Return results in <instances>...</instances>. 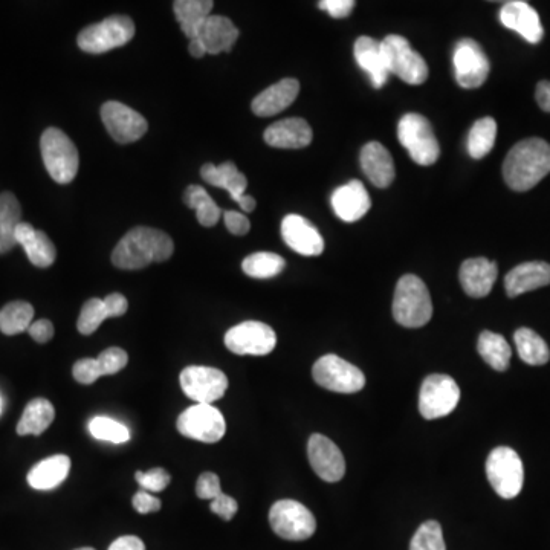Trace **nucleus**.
Here are the masks:
<instances>
[{
	"mask_svg": "<svg viewBox=\"0 0 550 550\" xmlns=\"http://www.w3.org/2000/svg\"><path fill=\"white\" fill-rule=\"evenodd\" d=\"M175 245L172 237L164 231L149 227H136L130 230L115 246L112 263L117 268L143 269L150 263H161L173 256Z\"/></svg>",
	"mask_w": 550,
	"mask_h": 550,
	"instance_id": "obj_1",
	"label": "nucleus"
},
{
	"mask_svg": "<svg viewBox=\"0 0 550 550\" xmlns=\"http://www.w3.org/2000/svg\"><path fill=\"white\" fill-rule=\"evenodd\" d=\"M550 173V144L541 138L520 141L503 162V178L509 188L528 191Z\"/></svg>",
	"mask_w": 550,
	"mask_h": 550,
	"instance_id": "obj_2",
	"label": "nucleus"
},
{
	"mask_svg": "<svg viewBox=\"0 0 550 550\" xmlns=\"http://www.w3.org/2000/svg\"><path fill=\"white\" fill-rule=\"evenodd\" d=\"M396 323L410 329L425 326L433 317V303L427 285L418 275L407 274L399 279L393 298Z\"/></svg>",
	"mask_w": 550,
	"mask_h": 550,
	"instance_id": "obj_3",
	"label": "nucleus"
},
{
	"mask_svg": "<svg viewBox=\"0 0 550 550\" xmlns=\"http://www.w3.org/2000/svg\"><path fill=\"white\" fill-rule=\"evenodd\" d=\"M43 162L51 178L59 184L74 181L78 172V150L71 138L57 127H49L40 140Z\"/></svg>",
	"mask_w": 550,
	"mask_h": 550,
	"instance_id": "obj_4",
	"label": "nucleus"
},
{
	"mask_svg": "<svg viewBox=\"0 0 550 550\" xmlns=\"http://www.w3.org/2000/svg\"><path fill=\"white\" fill-rule=\"evenodd\" d=\"M486 477L502 499H515L525 483V468L517 451L509 447H497L486 460Z\"/></svg>",
	"mask_w": 550,
	"mask_h": 550,
	"instance_id": "obj_5",
	"label": "nucleus"
},
{
	"mask_svg": "<svg viewBox=\"0 0 550 550\" xmlns=\"http://www.w3.org/2000/svg\"><path fill=\"white\" fill-rule=\"evenodd\" d=\"M135 37V23L127 16L106 17L103 22L86 26L77 37L81 51L104 54L110 49L127 45Z\"/></svg>",
	"mask_w": 550,
	"mask_h": 550,
	"instance_id": "obj_6",
	"label": "nucleus"
},
{
	"mask_svg": "<svg viewBox=\"0 0 550 550\" xmlns=\"http://www.w3.org/2000/svg\"><path fill=\"white\" fill-rule=\"evenodd\" d=\"M382 52H384L385 65L390 74L396 75L408 85H422L428 78V65L419 52L411 48L410 43L405 37L392 36L385 37L381 42Z\"/></svg>",
	"mask_w": 550,
	"mask_h": 550,
	"instance_id": "obj_7",
	"label": "nucleus"
},
{
	"mask_svg": "<svg viewBox=\"0 0 550 550\" xmlns=\"http://www.w3.org/2000/svg\"><path fill=\"white\" fill-rule=\"evenodd\" d=\"M399 143L419 165H433L439 159L440 147L433 127L419 114H407L398 124Z\"/></svg>",
	"mask_w": 550,
	"mask_h": 550,
	"instance_id": "obj_8",
	"label": "nucleus"
},
{
	"mask_svg": "<svg viewBox=\"0 0 550 550\" xmlns=\"http://www.w3.org/2000/svg\"><path fill=\"white\" fill-rule=\"evenodd\" d=\"M269 525L283 540H309L317 531L314 514L295 500H279L269 511Z\"/></svg>",
	"mask_w": 550,
	"mask_h": 550,
	"instance_id": "obj_9",
	"label": "nucleus"
},
{
	"mask_svg": "<svg viewBox=\"0 0 550 550\" xmlns=\"http://www.w3.org/2000/svg\"><path fill=\"white\" fill-rule=\"evenodd\" d=\"M312 376L323 389L337 393L361 392L366 385V376L358 367L347 363L337 355H324L314 364Z\"/></svg>",
	"mask_w": 550,
	"mask_h": 550,
	"instance_id": "obj_10",
	"label": "nucleus"
},
{
	"mask_svg": "<svg viewBox=\"0 0 550 550\" xmlns=\"http://www.w3.org/2000/svg\"><path fill=\"white\" fill-rule=\"evenodd\" d=\"M460 389L448 375H430L424 379L419 392V411L428 421L445 418L457 407Z\"/></svg>",
	"mask_w": 550,
	"mask_h": 550,
	"instance_id": "obj_11",
	"label": "nucleus"
},
{
	"mask_svg": "<svg viewBox=\"0 0 550 550\" xmlns=\"http://www.w3.org/2000/svg\"><path fill=\"white\" fill-rule=\"evenodd\" d=\"M176 427L182 436L205 444H216L227 431L224 416L210 404H195L182 411Z\"/></svg>",
	"mask_w": 550,
	"mask_h": 550,
	"instance_id": "obj_12",
	"label": "nucleus"
},
{
	"mask_svg": "<svg viewBox=\"0 0 550 550\" xmlns=\"http://www.w3.org/2000/svg\"><path fill=\"white\" fill-rule=\"evenodd\" d=\"M182 392L196 404H213L222 398L228 389V378L222 370L214 367H185L179 376Z\"/></svg>",
	"mask_w": 550,
	"mask_h": 550,
	"instance_id": "obj_13",
	"label": "nucleus"
},
{
	"mask_svg": "<svg viewBox=\"0 0 550 550\" xmlns=\"http://www.w3.org/2000/svg\"><path fill=\"white\" fill-rule=\"evenodd\" d=\"M101 120L117 143L130 144L141 140L149 129L146 118L120 101H107L101 107Z\"/></svg>",
	"mask_w": 550,
	"mask_h": 550,
	"instance_id": "obj_14",
	"label": "nucleus"
},
{
	"mask_svg": "<svg viewBox=\"0 0 550 550\" xmlns=\"http://www.w3.org/2000/svg\"><path fill=\"white\" fill-rule=\"evenodd\" d=\"M275 344L277 335L274 330L260 321L237 324L225 335V346L236 355H268L275 349Z\"/></svg>",
	"mask_w": 550,
	"mask_h": 550,
	"instance_id": "obj_15",
	"label": "nucleus"
},
{
	"mask_svg": "<svg viewBox=\"0 0 550 550\" xmlns=\"http://www.w3.org/2000/svg\"><path fill=\"white\" fill-rule=\"evenodd\" d=\"M453 63L457 83L465 89L480 88L491 71L488 57L476 40L463 39L457 42Z\"/></svg>",
	"mask_w": 550,
	"mask_h": 550,
	"instance_id": "obj_16",
	"label": "nucleus"
},
{
	"mask_svg": "<svg viewBox=\"0 0 550 550\" xmlns=\"http://www.w3.org/2000/svg\"><path fill=\"white\" fill-rule=\"evenodd\" d=\"M312 470L324 482L337 483L346 474V460L340 448L323 434H312L308 442Z\"/></svg>",
	"mask_w": 550,
	"mask_h": 550,
	"instance_id": "obj_17",
	"label": "nucleus"
},
{
	"mask_svg": "<svg viewBox=\"0 0 550 550\" xmlns=\"http://www.w3.org/2000/svg\"><path fill=\"white\" fill-rule=\"evenodd\" d=\"M282 236L286 245L301 256L314 257L323 254V237L305 217L288 214L282 222Z\"/></svg>",
	"mask_w": 550,
	"mask_h": 550,
	"instance_id": "obj_18",
	"label": "nucleus"
},
{
	"mask_svg": "<svg viewBox=\"0 0 550 550\" xmlns=\"http://www.w3.org/2000/svg\"><path fill=\"white\" fill-rule=\"evenodd\" d=\"M500 22L520 34L526 42L540 43L544 36L543 25H541L540 16L537 11L520 0L508 2L500 10Z\"/></svg>",
	"mask_w": 550,
	"mask_h": 550,
	"instance_id": "obj_19",
	"label": "nucleus"
},
{
	"mask_svg": "<svg viewBox=\"0 0 550 550\" xmlns=\"http://www.w3.org/2000/svg\"><path fill=\"white\" fill-rule=\"evenodd\" d=\"M330 204L335 214L349 224L366 216L372 207L369 193L361 181H350L349 184L338 187L330 198Z\"/></svg>",
	"mask_w": 550,
	"mask_h": 550,
	"instance_id": "obj_20",
	"label": "nucleus"
},
{
	"mask_svg": "<svg viewBox=\"0 0 550 550\" xmlns=\"http://www.w3.org/2000/svg\"><path fill=\"white\" fill-rule=\"evenodd\" d=\"M263 138L275 149H303L312 143V129L303 118H288L269 126Z\"/></svg>",
	"mask_w": 550,
	"mask_h": 550,
	"instance_id": "obj_21",
	"label": "nucleus"
},
{
	"mask_svg": "<svg viewBox=\"0 0 550 550\" xmlns=\"http://www.w3.org/2000/svg\"><path fill=\"white\" fill-rule=\"evenodd\" d=\"M499 275L495 262H489L485 257L468 259L460 266V283L463 291L473 298H483L489 295Z\"/></svg>",
	"mask_w": 550,
	"mask_h": 550,
	"instance_id": "obj_22",
	"label": "nucleus"
},
{
	"mask_svg": "<svg viewBox=\"0 0 550 550\" xmlns=\"http://www.w3.org/2000/svg\"><path fill=\"white\" fill-rule=\"evenodd\" d=\"M298 92L300 83L295 78H283L254 98L253 112L257 117H274L294 103Z\"/></svg>",
	"mask_w": 550,
	"mask_h": 550,
	"instance_id": "obj_23",
	"label": "nucleus"
},
{
	"mask_svg": "<svg viewBox=\"0 0 550 550\" xmlns=\"http://www.w3.org/2000/svg\"><path fill=\"white\" fill-rule=\"evenodd\" d=\"M547 285H550V265L544 262L521 263L505 277L506 294L511 298Z\"/></svg>",
	"mask_w": 550,
	"mask_h": 550,
	"instance_id": "obj_24",
	"label": "nucleus"
},
{
	"mask_svg": "<svg viewBox=\"0 0 550 550\" xmlns=\"http://www.w3.org/2000/svg\"><path fill=\"white\" fill-rule=\"evenodd\" d=\"M361 167L375 187L387 188L395 181V162L381 143L366 144L361 150Z\"/></svg>",
	"mask_w": 550,
	"mask_h": 550,
	"instance_id": "obj_25",
	"label": "nucleus"
},
{
	"mask_svg": "<svg viewBox=\"0 0 550 550\" xmlns=\"http://www.w3.org/2000/svg\"><path fill=\"white\" fill-rule=\"evenodd\" d=\"M353 54H355L356 63L369 74L373 88L381 89L385 86L390 72L385 65L381 42L372 37H360L353 46Z\"/></svg>",
	"mask_w": 550,
	"mask_h": 550,
	"instance_id": "obj_26",
	"label": "nucleus"
},
{
	"mask_svg": "<svg viewBox=\"0 0 550 550\" xmlns=\"http://www.w3.org/2000/svg\"><path fill=\"white\" fill-rule=\"evenodd\" d=\"M17 245H22L26 256L37 268H49L57 259L54 243L43 231L36 230L31 224H22L16 230Z\"/></svg>",
	"mask_w": 550,
	"mask_h": 550,
	"instance_id": "obj_27",
	"label": "nucleus"
},
{
	"mask_svg": "<svg viewBox=\"0 0 550 550\" xmlns=\"http://www.w3.org/2000/svg\"><path fill=\"white\" fill-rule=\"evenodd\" d=\"M198 39L204 43L207 54L231 52L234 43L239 39V30L228 17L210 16L202 25Z\"/></svg>",
	"mask_w": 550,
	"mask_h": 550,
	"instance_id": "obj_28",
	"label": "nucleus"
},
{
	"mask_svg": "<svg viewBox=\"0 0 550 550\" xmlns=\"http://www.w3.org/2000/svg\"><path fill=\"white\" fill-rule=\"evenodd\" d=\"M69 471H71V459L65 454H57L37 463L28 473V483L31 488L48 491L65 482Z\"/></svg>",
	"mask_w": 550,
	"mask_h": 550,
	"instance_id": "obj_29",
	"label": "nucleus"
},
{
	"mask_svg": "<svg viewBox=\"0 0 550 550\" xmlns=\"http://www.w3.org/2000/svg\"><path fill=\"white\" fill-rule=\"evenodd\" d=\"M201 176L207 184L227 190L236 202L245 196L248 181H246V176L237 170L234 162H224L220 165L205 164L202 167Z\"/></svg>",
	"mask_w": 550,
	"mask_h": 550,
	"instance_id": "obj_30",
	"label": "nucleus"
},
{
	"mask_svg": "<svg viewBox=\"0 0 550 550\" xmlns=\"http://www.w3.org/2000/svg\"><path fill=\"white\" fill-rule=\"evenodd\" d=\"M214 4L211 0H176L173 4L176 20L188 39H198L205 20L210 17Z\"/></svg>",
	"mask_w": 550,
	"mask_h": 550,
	"instance_id": "obj_31",
	"label": "nucleus"
},
{
	"mask_svg": "<svg viewBox=\"0 0 550 550\" xmlns=\"http://www.w3.org/2000/svg\"><path fill=\"white\" fill-rule=\"evenodd\" d=\"M22 224V207L10 191L0 195V254L17 245L16 230Z\"/></svg>",
	"mask_w": 550,
	"mask_h": 550,
	"instance_id": "obj_32",
	"label": "nucleus"
},
{
	"mask_svg": "<svg viewBox=\"0 0 550 550\" xmlns=\"http://www.w3.org/2000/svg\"><path fill=\"white\" fill-rule=\"evenodd\" d=\"M54 418V405L48 399H33L30 404L26 405L23 416L17 424V434L19 436H28V434L40 436L51 427Z\"/></svg>",
	"mask_w": 550,
	"mask_h": 550,
	"instance_id": "obj_33",
	"label": "nucleus"
},
{
	"mask_svg": "<svg viewBox=\"0 0 550 550\" xmlns=\"http://www.w3.org/2000/svg\"><path fill=\"white\" fill-rule=\"evenodd\" d=\"M477 350H479L480 356L485 360V363L489 364L492 369L497 370V372L508 370L509 363H511L512 350L508 341L502 335L485 330V332L480 334Z\"/></svg>",
	"mask_w": 550,
	"mask_h": 550,
	"instance_id": "obj_34",
	"label": "nucleus"
},
{
	"mask_svg": "<svg viewBox=\"0 0 550 550\" xmlns=\"http://www.w3.org/2000/svg\"><path fill=\"white\" fill-rule=\"evenodd\" d=\"M514 341L521 361H525L529 366H544L549 363V346L534 330L521 327L515 332Z\"/></svg>",
	"mask_w": 550,
	"mask_h": 550,
	"instance_id": "obj_35",
	"label": "nucleus"
},
{
	"mask_svg": "<svg viewBox=\"0 0 550 550\" xmlns=\"http://www.w3.org/2000/svg\"><path fill=\"white\" fill-rule=\"evenodd\" d=\"M184 202L187 207L196 210L199 224L202 227L211 228L219 222L220 210L216 202L208 195L207 190L201 185H190L184 193Z\"/></svg>",
	"mask_w": 550,
	"mask_h": 550,
	"instance_id": "obj_36",
	"label": "nucleus"
},
{
	"mask_svg": "<svg viewBox=\"0 0 550 550\" xmlns=\"http://www.w3.org/2000/svg\"><path fill=\"white\" fill-rule=\"evenodd\" d=\"M34 308L26 301H13L0 311V330L5 335L22 334L33 324Z\"/></svg>",
	"mask_w": 550,
	"mask_h": 550,
	"instance_id": "obj_37",
	"label": "nucleus"
},
{
	"mask_svg": "<svg viewBox=\"0 0 550 550\" xmlns=\"http://www.w3.org/2000/svg\"><path fill=\"white\" fill-rule=\"evenodd\" d=\"M495 138H497V123L494 118L485 117L476 121L468 135V152L471 158H485L494 147Z\"/></svg>",
	"mask_w": 550,
	"mask_h": 550,
	"instance_id": "obj_38",
	"label": "nucleus"
},
{
	"mask_svg": "<svg viewBox=\"0 0 550 550\" xmlns=\"http://www.w3.org/2000/svg\"><path fill=\"white\" fill-rule=\"evenodd\" d=\"M285 265V259L279 254L256 253L243 260L242 269L253 279H272L285 269Z\"/></svg>",
	"mask_w": 550,
	"mask_h": 550,
	"instance_id": "obj_39",
	"label": "nucleus"
},
{
	"mask_svg": "<svg viewBox=\"0 0 550 550\" xmlns=\"http://www.w3.org/2000/svg\"><path fill=\"white\" fill-rule=\"evenodd\" d=\"M410 550H447L442 526L434 520L422 523L411 538Z\"/></svg>",
	"mask_w": 550,
	"mask_h": 550,
	"instance_id": "obj_40",
	"label": "nucleus"
},
{
	"mask_svg": "<svg viewBox=\"0 0 550 550\" xmlns=\"http://www.w3.org/2000/svg\"><path fill=\"white\" fill-rule=\"evenodd\" d=\"M107 318H109V312L104 305V300L91 298L81 308L77 323L78 332L81 335H92Z\"/></svg>",
	"mask_w": 550,
	"mask_h": 550,
	"instance_id": "obj_41",
	"label": "nucleus"
},
{
	"mask_svg": "<svg viewBox=\"0 0 550 550\" xmlns=\"http://www.w3.org/2000/svg\"><path fill=\"white\" fill-rule=\"evenodd\" d=\"M89 431L95 439L106 440L112 444H124L130 439L129 428L114 419L104 418V416L92 419Z\"/></svg>",
	"mask_w": 550,
	"mask_h": 550,
	"instance_id": "obj_42",
	"label": "nucleus"
},
{
	"mask_svg": "<svg viewBox=\"0 0 550 550\" xmlns=\"http://www.w3.org/2000/svg\"><path fill=\"white\" fill-rule=\"evenodd\" d=\"M103 376L117 375L129 363V356L120 347H109L97 358Z\"/></svg>",
	"mask_w": 550,
	"mask_h": 550,
	"instance_id": "obj_43",
	"label": "nucleus"
},
{
	"mask_svg": "<svg viewBox=\"0 0 550 550\" xmlns=\"http://www.w3.org/2000/svg\"><path fill=\"white\" fill-rule=\"evenodd\" d=\"M136 482L138 485L143 488V491L147 492H161L164 491L167 486L172 482V477L167 471L162 470V468H155V470L147 471H138L135 476Z\"/></svg>",
	"mask_w": 550,
	"mask_h": 550,
	"instance_id": "obj_44",
	"label": "nucleus"
},
{
	"mask_svg": "<svg viewBox=\"0 0 550 550\" xmlns=\"http://www.w3.org/2000/svg\"><path fill=\"white\" fill-rule=\"evenodd\" d=\"M72 375H74L75 381L80 382V384L91 385L97 379H100L103 373H101L97 360H94V358H85V360L75 363Z\"/></svg>",
	"mask_w": 550,
	"mask_h": 550,
	"instance_id": "obj_45",
	"label": "nucleus"
},
{
	"mask_svg": "<svg viewBox=\"0 0 550 550\" xmlns=\"http://www.w3.org/2000/svg\"><path fill=\"white\" fill-rule=\"evenodd\" d=\"M196 494L201 500H214L220 494H224L220 488L219 476L214 473L201 474L196 483Z\"/></svg>",
	"mask_w": 550,
	"mask_h": 550,
	"instance_id": "obj_46",
	"label": "nucleus"
},
{
	"mask_svg": "<svg viewBox=\"0 0 550 550\" xmlns=\"http://www.w3.org/2000/svg\"><path fill=\"white\" fill-rule=\"evenodd\" d=\"M210 509L211 512L219 515L220 518H224L225 521H231L233 520L234 515L237 514L239 505H237L236 500H234L233 497H230V495L220 494L219 497L211 500Z\"/></svg>",
	"mask_w": 550,
	"mask_h": 550,
	"instance_id": "obj_47",
	"label": "nucleus"
},
{
	"mask_svg": "<svg viewBox=\"0 0 550 550\" xmlns=\"http://www.w3.org/2000/svg\"><path fill=\"white\" fill-rule=\"evenodd\" d=\"M318 8L327 11L334 19H344L352 13L355 2L353 0H321L318 2Z\"/></svg>",
	"mask_w": 550,
	"mask_h": 550,
	"instance_id": "obj_48",
	"label": "nucleus"
},
{
	"mask_svg": "<svg viewBox=\"0 0 550 550\" xmlns=\"http://www.w3.org/2000/svg\"><path fill=\"white\" fill-rule=\"evenodd\" d=\"M224 219L228 231L234 236H245L250 233V219L245 214L237 213V211H225Z\"/></svg>",
	"mask_w": 550,
	"mask_h": 550,
	"instance_id": "obj_49",
	"label": "nucleus"
},
{
	"mask_svg": "<svg viewBox=\"0 0 550 550\" xmlns=\"http://www.w3.org/2000/svg\"><path fill=\"white\" fill-rule=\"evenodd\" d=\"M132 505L140 514H152V512H158L161 509V500L141 489L133 495Z\"/></svg>",
	"mask_w": 550,
	"mask_h": 550,
	"instance_id": "obj_50",
	"label": "nucleus"
},
{
	"mask_svg": "<svg viewBox=\"0 0 550 550\" xmlns=\"http://www.w3.org/2000/svg\"><path fill=\"white\" fill-rule=\"evenodd\" d=\"M28 334H30V337L33 338L34 341H37V343L45 344L54 337V326H52L49 320H37L31 324L30 329H28Z\"/></svg>",
	"mask_w": 550,
	"mask_h": 550,
	"instance_id": "obj_51",
	"label": "nucleus"
},
{
	"mask_svg": "<svg viewBox=\"0 0 550 550\" xmlns=\"http://www.w3.org/2000/svg\"><path fill=\"white\" fill-rule=\"evenodd\" d=\"M104 305H106L107 312H109V318L121 317L129 309L127 298L123 294H118V292L107 295L104 298Z\"/></svg>",
	"mask_w": 550,
	"mask_h": 550,
	"instance_id": "obj_52",
	"label": "nucleus"
},
{
	"mask_svg": "<svg viewBox=\"0 0 550 550\" xmlns=\"http://www.w3.org/2000/svg\"><path fill=\"white\" fill-rule=\"evenodd\" d=\"M107 550H146V544L135 535H124L110 544Z\"/></svg>",
	"mask_w": 550,
	"mask_h": 550,
	"instance_id": "obj_53",
	"label": "nucleus"
},
{
	"mask_svg": "<svg viewBox=\"0 0 550 550\" xmlns=\"http://www.w3.org/2000/svg\"><path fill=\"white\" fill-rule=\"evenodd\" d=\"M535 98H537L538 106H540L544 112H549L550 114V81H540V83H538Z\"/></svg>",
	"mask_w": 550,
	"mask_h": 550,
	"instance_id": "obj_54",
	"label": "nucleus"
},
{
	"mask_svg": "<svg viewBox=\"0 0 550 550\" xmlns=\"http://www.w3.org/2000/svg\"><path fill=\"white\" fill-rule=\"evenodd\" d=\"M188 51H190V54L193 55L195 59H202L204 55H207V49H205L204 43L199 39L190 40Z\"/></svg>",
	"mask_w": 550,
	"mask_h": 550,
	"instance_id": "obj_55",
	"label": "nucleus"
},
{
	"mask_svg": "<svg viewBox=\"0 0 550 550\" xmlns=\"http://www.w3.org/2000/svg\"><path fill=\"white\" fill-rule=\"evenodd\" d=\"M237 204L240 205V208H242L245 213H251V211L256 210L257 202L256 199L253 198V196L245 195L242 196V199H240Z\"/></svg>",
	"mask_w": 550,
	"mask_h": 550,
	"instance_id": "obj_56",
	"label": "nucleus"
},
{
	"mask_svg": "<svg viewBox=\"0 0 550 550\" xmlns=\"http://www.w3.org/2000/svg\"><path fill=\"white\" fill-rule=\"evenodd\" d=\"M75 550H95V549H92V547H80V549H75Z\"/></svg>",
	"mask_w": 550,
	"mask_h": 550,
	"instance_id": "obj_57",
	"label": "nucleus"
},
{
	"mask_svg": "<svg viewBox=\"0 0 550 550\" xmlns=\"http://www.w3.org/2000/svg\"><path fill=\"white\" fill-rule=\"evenodd\" d=\"M0 413H2V399H0Z\"/></svg>",
	"mask_w": 550,
	"mask_h": 550,
	"instance_id": "obj_58",
	"label": "nucleus"
}]
</instances>
